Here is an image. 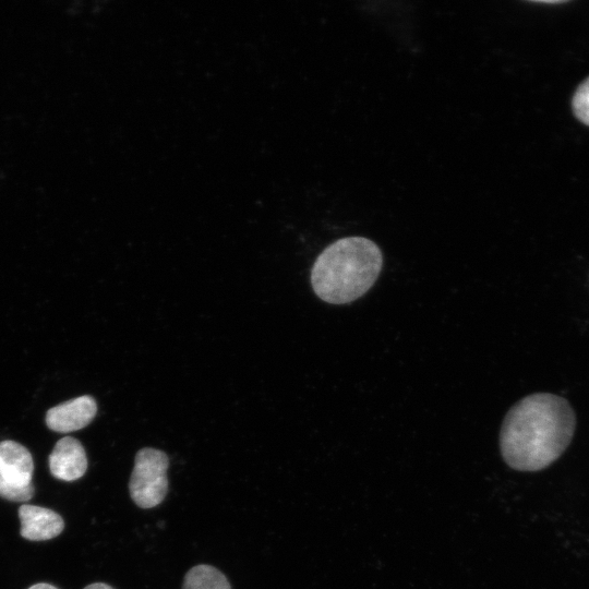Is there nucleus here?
<instances>
[{
	"label": "nucleus",
	"mask_w": 589,
	"mask_h": 589,
	"mask_svg": "<svg viewBox=\"0 0 589 589\" xmlns=\"http://www.w3.org/2000/svg\"><path fill=\"white\" fill-rule=\"evenodd\" d=\"M575 414L562 397L539 393L525 397L506 413L500 449L505 462L520 471H537L555 461L570 443Z\"/></svg>",
	"instance_id": "1"
},
{
	"label": "nucleus",
	"mask_w": 589,
	"mask_h": 589,
	"mask_svg": "<svg viewBox=\"0 0 589 589\" xmlns=\"http://www.w3.org/2000/svg\"><path fill=\"white\" fill-rule=\"evenodd\" d=\"M382 265V252L375 242L364 237L341 238L316 257L311 284L323 301L349 303L374 285Z\"/></svg>",
	"instance_id": "2"
},
{
	"label": "nucleus",
	"mask_w": 589,
	"mask_h": 589,
	"mask_svg": "<svg viewBox=\"0 0 589 589\" xmlns=\"http://www.w3.org/2000/svg\"><path fill=\"white\" fill-rule=\"evenodd\" d=\"M168 467L169 458L160 449L144 447L136 453L129 481V493L136 506L148 509L165 500Z\"/></svg>",
	"instance_id": "3"
},
{
	"label": "nucleus",
	"mask_w": 589,
	"mask_h": 589,
	"mask_svg": "<svg viewBox=\"0 0 589 589\" xmlns=\"http://www.w3.org/2000/svg\"><path fill=\"white\" fill-rule=\"evenodd\" d=\"M96 413V400L83 395L50 408L46 413V424L55 432L70 433L88 425Z\"/></svg>",
	"instance_id": "4"
},
{
	"label": "nucleus",
	"mask_w": 589,
	"mask_h": 589,
	"mask_svg": "<svg viewBox=\"0 0 589 589\" xmlns=\"http://www.w3.org/2000/svg\"><path fill=\"white\" fill-rule=\"evenodd\" d=\"M49 470L58 480H79L87 470V457L81 442L72 436L60 438L49 455Z\"/></svg>",
	"instance_id": "5"
},
{
	"label": "nucleus",
	"mask_w": 589,
	"mask_h": 589,
	"mask_svg": "<svg viewBox=\"0 0 589 589\" xmlns=\"http://www.w3.org/2000/svg\"><path fill=\"white\" fill-rule=\"evenodd\" d=\"M19 518L21 521V536L31 541L53 539L64 528V521L58 513L37 505H21Z\"/></svg>",
	"instance_id": "6"
},
{
	"label": "nucleus",
	"mask_w": 589,
	"mask_h": 589,
	"mask_svg": "<svg viewBox=\"0 0 589 589\" xmlns=\"http://www.w3.org/2000/svg\"><path fill=\"white\" fill-rule=\"evenodd\" d=\"M33 472V457L25 446L11 440L0 442V473L9 484L29 486Z\"/></svg>",
	"instance_id": "7"
},
{
	"label": "nucleus",
	"mask_w": 589,
	"mask_h": 589,
	"mask_svg": "<svg viewBox=\"0 0 589 589\" xmlns=\"http://www.w3.org/2000/svg\"><path fill=\"white\" fill-rule=\"evenodd\" d=\"M182 589H232L229 580L212 565L200 564L191 567L183 579Z\"/></svg>",
	"instance_id": "8"
},
{
	"label": "nucleus",
	"mask_w": 589,
	"mask_h": 589,
	"mask_svg": "<svg viewBox=\"0 0 589 589\" xmlns=\"http://www.w3.org/2000/svg\"><path fill=\"white\" fill-rule=\"evenodd\" d=\"M573 110L578 120L589 125V77L578 86L573 98Z\"/></svg>",
	"instance_id": "9"
},
{
	"label": "nucleus",
	"mask_w": 589,
	"mask_h": 589,
	"mask_svg": "<svg viewBox=\"0 0 589 589\" xmlns=\"http://www.w3.org/2000/svg\"><path fill=\"white\" fill-rule=\"evenodd\" d=\"M34 485L15 488L9 484L0 473V496L12 502H26L34 494Z\"/></svg>",
	"instance_id": "10"
},
{
	"label": "nucleus",
	"mask_w": 589,
	"mask_h": 589,
	"mask_svg": "<svg viewBox=\"0 0 589 589\" xmlns=\"http://www.w3.org/2000/svg\"><path fill=\"white\" fill-rule=\"evenodd\" d=\"M84 589H113V588L105 582H94V584L87 585Z\"/></svg>",
	"instance_id": "11"
},
{
	"label": "nucleus",
	"mask_w": 589,
	"mask_h": 589,
	"mask_svg": "<svg viewBox=\"0 0 589 589\" xmlns=\"http://www.w3.org/2000/svg\"><path fill=\"white\" fill-rule=\"evenodd\" d=\"M28 589H58L56 586L46 584V582H38L33 586H31Z\"/></svg>",
	"instance_id": "12"
}]
</instances>
